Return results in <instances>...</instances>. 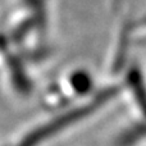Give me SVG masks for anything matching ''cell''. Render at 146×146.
I'll return each mask as SVG.
<instances>
[{"instance_id":"cell-1","label":"cell","mask_w":146,"mask_h":146,"mask_svg":"<svg viewBox=\"0 0 146 146\" xmlns=\"http://www.w3.org/2000/svg\"><path fill=\"white\" fill-rule=\"evenodd\" d=\"M74 86L76 87H82L83 90H85L86 87H87V80H86L85 76L82 74H77L74 77Z\"/></svg>"}]
</instances>
